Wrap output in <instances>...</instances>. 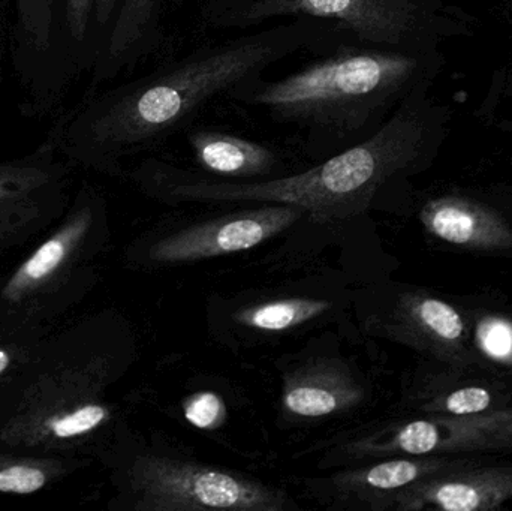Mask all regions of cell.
<instances>
[{
    "label": "cell",
    "instance_id": "1",
    "mask_svg": "<svg viewBox=\"0 0 512 511\" xmlns=\"http://www.w3.org/2000/svg\"><path fill=\"white\" fill-rule=\"evenodd\" d=\"M346 36L330 21L295 18L207 44L143 77L87 96L51 134L75 168L123 176L129 159L185 129L210 102L259 80L300 51L318 50Z\"/></svg>",
    "mask_w": 512,
    "mask_h": 511
},
{
    "label": "cell",
    "instance_id": "2",
    "mask_svg": "<svg viewBox=\"0 0 512 511\" xmlns=\"http://www.w3.org/2000/svg\"><path fill=\"white\" fill-rule=\"evenodd\" d=\"M424 140L426 120L408 102L372 137L292 176L221 180L155 158L129 176L168 203L289 204L316 224H334L366 212L378 189L420 156Z\"/></svg>",
    "mask_w": 512,
    "mask_h": 511
},
{
    "label": "cell",
    "instance_id": "3",
    "mask_svg": "<svg viewBox=\"0 0 512 511\" xmlns=\"http://www.w3.org/2000/svg\"><path fill=\"white\" fill-rule=\"evenodd\" d=\"M117 372L104 318L57 327L0 393V452L84 459L113 426Z\"/></svg>",
    "mask_w": 512,
    "mask_h": 511
},
{
    "label": "cell",
    "instance_id": "4",
    "mask_svg": "<svg viewBox=\"0 0 512 511\" xmlns=\"http://www.w3.org/2000/svg\"><path fill=\"white\" fill-rule=\"evenodd\" d=\"M418 69L420 60L411 54L342 41L288 77L259 78L228 98L291 126L307 149L334 156L372 137L387 122L385 114Z\"/></svg>",
    "mask_w": 512,
    "mask_h": 511
},
{
    "label": "cell",
    "instance_id": "5",
    "mask_svg": "<svg viewBox=\"0 0 512 511\" xmlns=\"http://www.w3.org/2000/svg\"><path fill=\"white\" fill-rule=\"evenodd\" d=\"M107 239L102 195L81 186L63 218L0 278V327L50 335L95 285Z\"/></svg>",
    "mask_w": 512,
    "mask_h": 511
},
{
    "label": "cell",
    "instance_id": "6",
    "mask_svg": "<svg viewBox=\"0 0 512 511\" xmlns=\"http://www.w3.org/2000/svg\"><path fill=\"white\" fill-rule=\"evenodd\" d=\"M137 511H282L294 504L280 489L210 465L140 456L128 470Z\"/></svg>",
    "mask_w": 512,
    "mask_h": 511
},
{
    "label": "cell",
    "instance_id": "7",
    "mask_svg": "<svg viewBox=\"0 0 512 511\" xmlns=\"http://www.w3.org/2000/svg\"><path fill=\"white\" fill-rule=\"evenodd\" d=\"M277 18L330 21L361 44L399 47L420 20L414 0H204L201 23L210 29H252Z\"/></svg>",
    "mask_w": 512,
    "mask_h": 511
},
{
    "label": "cell",
    "instance_id": "8",
    "mask_svg": "<svg viewBox=\"0 0 512 511\" xmlns=\"http://www.w3.org/2000/svg\"><path fill=\"white\" fill-rule=\"evenodd\" d=\"M74 168L51 131L32 152L0 161V260L63 218L74 198Z\"/></svg>",
    "mask_w": 512,
    "mask_h": 511
},
{
    "label": "cell",
    "instance_id": "9",
    "mask_svg": "<svg viewBox=\"0 0 512 511\" xmlns=\"http://www.w3.org/2000/svg\"><path fill=\"white\" fill-rule=\"evenodd\" d=\"M304 215L289 204H262L183 228L153 243L149 260L159 264L194 263L249 251L283 233Z\"/></svg>",
    "mask_w": 512,
    "mask_h": 511
},
{
    "label": "cell",
    "instance_id": "10",
    "mask_svg": "<svg viewBox=\"0 0 512 511\" xmlns=\"http://www.w3.org/2000/svg\"><path fill=\"white\" fill-rule=\"evenodd\" d=\"M364 389L337 360H315L286 375L283 410L301 419H321L357 407Z\"/></svg>",
    "mask_w": 512,
    "mask_h": 511
},
{
    "label": "cell",
    "instance_id": "11",
    "mask_svg": "<svg viewBox=\"0 0 512 511\" xmlns=\"http://www.w3.org/2000/svg\"><path fill=\"white\" fill-rule=\"evenodd\" d=\"M186 134L198 167L213 177L258 180L280 167L279 155L258 141L206 128H194Z\"/></svg>",
    "mask_w": 512,
    "mask_h": 511
},
{
    "label": "cell",
    "instance_id": "12",
    "mask_svg": "<svg viewBox=\"0 0 512 511\" xmlns=\"http://www.w3.org/2000/svg\"><path fill=\"white\" fill-rule=\"evenodd\" d=\"M161 0H120L107 42L93 69L95 83L113 80L120 71L149 53L155 41Z\"/></svg>",
    "mask_w": 512,
    "mask_h": 511
},
{
    "label": "cell",
    "instance_id": "13",
    "mask_svg": "<svg viewBox=\"0 0 512 511\" xmlns=\"http://www.w3.org/2000/svg\"><path fill=\"white\" fill-rule=\"evenodd\" d=\"M432 468L430 462L397 459L336 474L330 486L339 501H361L369 503L370 509H378L388 492L408 488L427 476Z\"/></svg>",
    "mask_w": 512,
    "mask_h": 511
},
{
    "label": "cell",
    "instance_id": "14",
    "mask_svg": "<svg viewBox=\"0 0 512 511\" xmlns=\"http://www.w3.org/2000/svg\"><path fill=\"white\" fill-rule=\"evenodd\" d=\"M86 464L69 456L0 452V494L33 495L62 482Z\"/></svg>",
    "mask_w": 512,
    "mask_h": 511
},
{
    "label": "cell",
    "instance_id": "15",
    "mask_svg": "<svg viewBox=\"0 0 512 511\" xmlns=\"http://www.w3.org/2000/svg\"><path fill=\"white\" fill-rule=\"evenodd\" d=\"M330 308L331 303L325 300L292 297V299L270 300V302L240 309L234 315V320L240 326L259 330V332H286L321 317Z\"/></svg>",
    "mask_w": 512,
    "mask_h": 511
},
{
    "label": "cell",
    "instance_id": "16",
    "mask_svg": "<svg viewBox=\"0 0 512 511\" xmlns=\"http://www.w3.org/2000/svg\"><path fill=\"white\" fill-rule=\"evenodd\" d=\"M424 219L430 230L447 240L463 245L475 236L478 218L474 210L459 201H438L424 212Z\"/></svg>",
    "mask_w": 512,
    "mask_h": 511
},
{
    "label": "cell",
    "instance_id": "17",
    "mask_svg": "<svg viewBox=\"0 0 512 511\" xmlns=\"http://www.w3.org/2000/svg\"><path fill=\"white\" fill-rule=\"evenodd\" d=\"M47 336L0 327V393L23 371Z\"/></svg>",
    "mask_w": 512,
    "mask_h": 511
},
{
    "label": "cell",
    "instance_id": "18",
    "mask_svg": "<svg viewBox=\"0 0 512 511\" xmlns=\"http://www.w3.org/2000/svg\"><path fill=\"white\" fill-rule=\"evenodd\" d=\"M403 309L408 317L424 329L445 341H456L462 336L463 321L447 303L436 299H421L405 303Z\"/></svg>",
    "mask_w": 512,
    "mask_h": 511
},
{
    "label": "cell",
    "instance_id": "19",
    "mask_svg": "<svg viewBox=\"0 0 512 511\" xmlns=\"http://www.w3.org/2000/svg\"><path fill=\"white\" fill-rule=\"evenodd\" d=\"M185 419L195 428L213 431L221 428L227 419L224 399L213 392H197L183 402Z\"/></svg>",
    "mask_w": 512,
    "mask_h": 511
},
{
    "label": "cell",
    "instance_id": "20",
    "mask_svg": "<svg viewBox=\"0 0 512 511\" xmlns=\"http://www.w3.org/2000/svg\"><path fill=\"white\" fill-rule=\"evenodd\" d=\"M492 404V396L487 390L480 387H468L457 390L448 396L445 407L456 416H469V414L483 413Z\"/></svg>",
    "mask_w": 512,
    "mask_h": 511
},
{
    "label": "cell",
    "instance_id": "21",
    "mask_svg": "<svg viewBox=\"0 0 512 511\" xmlns=\"http://www.w3.org/2000/svg\"><path fill=\"white\" fill-rule=\"evenodd\" d=\"M95 14V0H65V20L74 41L86 39L90 20Z\"/></svg>",
    "mask_w": 512,
    "mask_h": 511
},
{
    "label": "cell",
    "instance_id": "22",
    "mask_svg": "<svg viewBox=\"0 0 512 511\" xmlns=\"http://www.w3.org/2000/svg\"><path fill=\"white\" fill-rule=\"evenodd\" d=\"M483 347L495 357H507L512 353V329L504 321H487L480 333Z\"/></svg>",
    "mask_w": 512,
    "mask_h": 511
},
{
    "label": "cell",
    "instance_id": "23",
    "mask_svg": "<svg viewBox=\"0 0 512 511\" xmlns=\"http://www.w3.org/2000/svg\"><path fill=\"white\" fill-rule=\"evenodd\" d=\"M120 0H95V17L98 26H111L117 8H119Z\"/></svg>",
    "mask_w": 512,
    "mask_h": 511
}]
</instances>
